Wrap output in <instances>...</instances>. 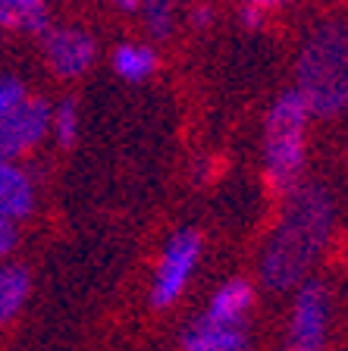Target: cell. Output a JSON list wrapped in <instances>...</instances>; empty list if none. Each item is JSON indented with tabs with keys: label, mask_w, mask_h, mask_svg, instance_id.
<instances>
[{
	"label": "cell",
	"mask_w": 348,
	"mask_h": 351,
	"mask_svg": "<svg viewBox=\"0 0 348 351\" xmlns=\"http://www.w3.org/2000/svg\"><path fill=\"white\" fill-rule=\"evenodd\" d=\"M329 219H333V204H329L327 191L317 185L295 191L264 254V282L270 289H289L305 279L308 267L327 241Z\"/></svg>",
	"instance_id": "6da1fadb"
},
{
	"label": "cell",
	"mask_w": 348,
	"mask_h": 351,
	"mask_svg": "<svg viewBox=\"0 0 348 351\" xmlns=\"http://www.w3.org/2000/svg\"><path fill=\"white\" fill-rule=\"evenodd\" d=\"M298 91L317 117H336L348 107V29L342 22H323L305 41Z\"/></svg>",
	"instance_id": "7a4b0ae2"
},
{
	"label": "cell",
	"mask_w": 348,
	"mask_h": 351,
	"mask_svg": "<svg viewBox=\"0 0 348 351\" xmlns=\"http://www.w3.org/2000/svg\"><path fill=\"white\" fill-rule=\"evenodd\" d=\"M308 101L298 88L283 91L267 113L264 125V160L267 176L276 189H289L305 163V129H308Z\"/></svg>",
	"instance_id": "3957f363"
},
{
	"label": "cell",
	"mask_w": 348,
	"mask_h": 351,
	"mask_svg": "<svg viewBox=\"0 0 348 351\" xmlns=\"http://www.w3.org/2000/svg\"><path fill=\"white\" fill-rule=\"evenodd\" d=\"M198 254H201V235L195 229H182V232L173 235V241L167 245L163 261L157 267V276H154V289H151L154 307H170L179 298L192 270H195Z\"/></svg>",
	"instance_id": "277c9868"
},
{
	"label": "cell",
	"mask_w": 348,
	"mask_h": 351,
	"mask_svg": "<svg viewBox=\"0 0 348 351\" xmlns=\"http://www.w3.org/2000/svg\"><path fill=\"white\" fill-rule=\"evenodd\" d=\"M54 110L47 101H19L7 117L0 119V160H16L29 154L51 129Z\"/></svg>",
	"instance_id": "5b68a950"
},
{
	"label": "cell",
	"mask_w": 348,
	"mask_h": 351,
	"mask_svg": "<svg viewBox=\"0 0 348 351\" xmlns=\"http://www.w3.org/2000/svg\"><path fill=\"white\" fill-rule=\"evenodd\" d=\"M327 314L329 298L320 282H305L295 298L289 323V351H323L327 342Z\"/></svg>",
	"instance_id": "8992f818"
},
{
	"label": "cell",
	"mask_w": 348,
	"mask_h": 351,
	"mask_svg": "<svg viewBox=\"0 0 348 351\" xmlns=\"http://www.w3.org/2000/svg\"><path fill=\"white\" fill-rule=\"evenodd\" d=\"M41 38L47 66L63 79H76V75L88 73V66L97 57L91 35L82 29H47Z\"/></svg>",
	"instance_id": "52a82bcc"
},
{
	"label": "cell",
	"mask_w": 348,
	"mask_h": 351,
	"mask_svg": "<svg viewBox=\"0 0 348 351\" xmlns=\"http://www.w3.org/2000/svg\"><path fill=\"white\" fill-rule=\"evenodd\" d=\"M185 351H248V336L242 320H220L204 314L189 326L182 339Z\"/></svg>",
	"instance_id": "ba28073f"
},
{
	"label": "cell",
	"mask_w": 348,
	"mask_h": 351,
	"mask_svg": "<svg viewBox=\"0 0 348 351\" xmlns=\"http://www.w3.org/2000/svg\"><path fill=\"white\" fill-rule=\"evenodd\" d=\"M35 207V189L13 160H0V217L22 219Z\"/></svg>",
	"instance_id": "9c48e42d"
},
{
	"label": "cell",
	"mask_w": 348,
	"mask_h": 351,
	"mask_svg": "<svg viewBox=\"0 0 348 351\" xmlns=\"http://www.w3.org/2000/svg\"><path fill=\"white\" fill-rule=\"evenodd\" d=\"M29 289L32 279L25 267H16V263L0 267V326L10 323L22 311V304L29 298Z\"/></svg>",
	"instance_id": "30bf717a"
},
{
	"label": "cell",
	"mask_w": 348,
	"mask_h": 351,
	"mask_svg": "<svg viewBox=\"0 0 348 351\" xmlns=\"http://www.w3.org/2000/svg\"><path fill=\"white\" fill-rule=\"evenodd\" d=\"M0 29L44 35V32L51 29V16H47L44 3H13V0H0Z\"/></svg>",
	"instance_id": "8fae6325"
},
{
	"label": "cell",
	"mask_w": 348,
	"mask_h": 351,
	"mask_svg": "<svg viewBox=\"0 0 348 351\" xmlns=\"http://www.w3.org/2000/svg\"><path fill=\"white\" fill-rule=\"evenodd\" d=\"M254 301V289L245 282V279H232L220 289L217 295L211 298V307H207V314L211 317H220V320H242L245 311L251 307Z\"/></svg>",
	"instance_id": "7c38bea8"
},
{
	"label": "cell",
	"mask_w": 348,
	"mask_h": 351,
	"mask_svg": "<svg viewBox=\"0 0 348 351\" xmlns=\"http://www.w3.org/2000/svg\"><path fill=\"white\" fill-rule=\"evenodd\" d=\"M113 69L126 82H145L157 69V53L145 44H123L113 53Z\"/></svg>",
	"instance_id": "4fadbf2b"
},
{
	"label": "cell",
	"mask_w": 348,
	"mask_h": 351,
	"mask_svg": "<svg viewBox=\"0 0 348 351\" xmlns=\"http://www.w3.org/2000/svg\"><path fill=\"white\" fill-rule=\"evenodd\" d=\"M176 3L179 0H145V22L154 38H167L173 32Z\"/></svg>",
	"instance_id": "5bb4252c"
},
{
	"label": "cell",
	"mask_w": 348,
	"mask_h": 351,
	"mask_svg": "<svg viewBox=\"0 0 348 351\" xmlns=\"http://www.w3.org/2000/svg\"><path fill=\"white\" fill-rule=\"evenodd\" d=\"M51 125L57 132V141L63 147H69L76 141V132H79V110H76V101H63L51 117Z\"/></svg>",
	"instance_id": "9a60e30c"
},
{
	"label": "cell",
	"mask_w": 348,
	"mask_h": 351,
	"mask_svg": "<svg viewBox=\"0 0 348 351\" xmlns=\"http://www.w3.org/2000/svg\"><path fill=\"white\" fill-rule=\"evenodd\" d=\"M19 101H25V88H22V82L13 79V75H3V79H0V119L7 117Z\"/></svg>",
	"instance_id": "2e32d148"
},
{
	"label": "cell",
	"mask_w": 348,
	"mask_h": 351,
	"mask_svg": "<svg viewBox=\"0 0 348 351\" xmlns=\"http://www.w3.org/2000/svg\"><path fill=\"white\" fill-rule=\"evenodd\" d=\"M16 226H13V219H7V217H0V257H7L10 251L16 248Z\"/></svg>",
	"instance_id": "e0dca14e"
},
{
	"label": "cell",
	"mask_w": 348,
	"mask_h": 351,
	"mask_svg": "<svg viewBox=\"0 0 348 351\" xmlns=\"http://www.w3.org/2000/svg\"><path fill=\"white\" fill-rule=\"evenodd\" d=\"M242 22H245L248 29H257V25H261V10L257 7H242Z\"/></svg>",
	"instance_id": "ac0fdd59"
},
{
	"label": "cell",
	"mask_w": 348,
	"mask_h": 351,
	"mask_svg": "<svg viewBox=\"0 0 348 351\" xmlns=\"http://www.w3.org/2000/svg\"><path fill=\"white\" fill-rule=\"evenodd\" d=\"M211 19H213L211 7H198V10H195V19H192V22H195L198 29H201V25H211Z\"/></svg>",
	"instance_id": "d6986e66"
},
{
	"label": "cell",
	"mask_w": 348,
	"mask_h": 351,
	"mask_svg": "<svg viewBox=\"0 0 348 351\" xmlns=\"http://www.w3.org/2000/svg\"><path fill=\"white\" fill-rule=\"evenodd\" d=\"M248 7H257V10H270L276 7V3H283V0H245Z\"/></svg>",
	"instance_id": "ffe728a7"
},
{
	"label": "cell",
	"mask_w": 348,
	"mask_h": 351,
	"mask_svg": "<svg viewBox=\"0 0 348 351\" xmlns=\"http://www.w3.org/2000/svg\"><path fill=\"white\" fill-rule=\"evenodd\" d=\"M113 3H116L119 10H135V7H138V0H113Z\"/></svg>",
	"instance_id": "44dd1931"
},
{
	"label": "cell",
	"mask_w": 348,
	"mask_h": 351,
	"mask_svg": "<svg viewBox=\"0 0 348 351\" xmlns=\"http://www.w3.org/2000/svg\"><path fill=\"white\" fill-rule=\"evenodd\" d=\"M13 3H47V0H13Z\"/></svg>",
	"instance_id": "7402d4cb"
}]
</instances>
